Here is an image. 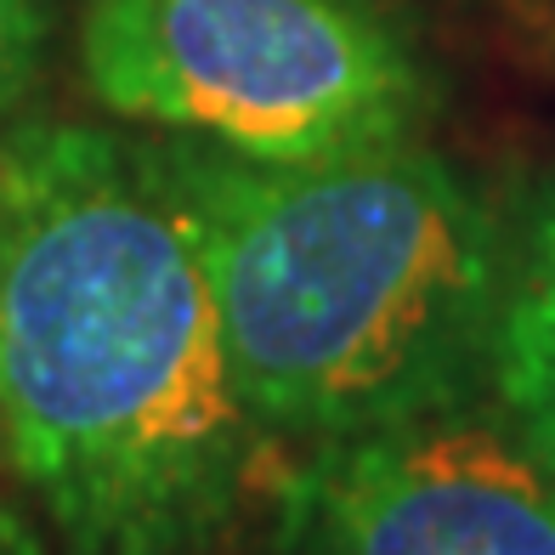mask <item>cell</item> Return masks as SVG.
Returning a JSON list of instances; mask_svg holds the SVG:
<instances>
[{
  "instance_id": "obj_1",
  "label": "cell",
  "mask_w": 555,
  "mask_h": 555,
  "mask_svg": "<svg viewBox=\"0 0 555 555\" xmlns=\"http://www.w3.org/2000/svg\"><path fill=\"white\" fill-rule=\"evenodd\" d=\"M267 437L165 147L0 137V460L57 555H221Z\"/></svg>"
},
{
  "instance_id": "obj_2",
  "label": "cell",
  "mask_w": 555,
  "mask_h": 555,
  "mask_svg": "<svg viewBox=\"0 0 555 555\" xmlns=\"http://www.w3.org/2000/svg\"><path fill=\"white\" fill-rule=\"evenodd\" d=\"M227 363L267 442L330 448L470 397L504 300L493 210L414 137L307 165L170 142Z\"/></svg>"
},
{
  "instance_id": "obj_3",
  "label": "cell",
  "mask_w": 555,
  "mask_h": 555,
  "mask_svg": "<svg viewBox=\"0 0 555 555\" xmlns=\"http://www.w3.org/2000/svg\"><path fill=\"white\" fill-rule=\"evenodd\" d=\"M80 68L114 119L261 165L402 142L431 108L369 0H86Z\"/></svg>"
},
{
  "instance_id": "obj_4",
  "label": "cell",
  "mask_w": 555,
  "mask_h": 555,
  "mask_svg": "<svg viewBox=\"0 0 555 555\" xmlns=\"http://www.w3.org/2000/svg\"><path fill=\"white\" fill-rule=\"evenodd\" d=\"M289 555H555V460L470 397L312 448L284 488Z\"/></svg>"
},
{
  "instance_id": "obj_5",
  "label": "cell",
  "mask_w": 555,
  "mask_h": 555,
  "mask_svg": "<svg viewBox=\"0 0 555 555\" xmlns=\"http://www.w3.org/2000/svg\"><path fill=\"white\" fill-rule=\"evenodd\" d=\"M488 380L499 409L555 460V193L511 249Z\"/></svg>"
},
{
  "instance_id": "obj_6",
  "label": "cell",
  "mask_w": 555,
  "mask_h": 555,
  "mask_svg": "<svg viewBox=\"0 0 555 555\" xmlns=\"http://www.w3.org/2000/svg\"><path fill=\"white\" fill-rule=\"evenodd\" d=\"M52 52V0H0V125L40 86Z\"/></svg>"
},
{
  "instance_id": "obj_7",
  "label": "cell",
  "mask_w": 555,
  "mask_h": 555,
  "mask_svg": "<svg viewBox=\"0 0 555 555\" xmlns=\"http://www.w3.org/2000/svg\"><path fill=\"white\" fill-rule=\"evenodd\" d=\"M0 555H57L52 550V533L23 511V504L0 488Z\"/></svg>"
}]
</instances>
